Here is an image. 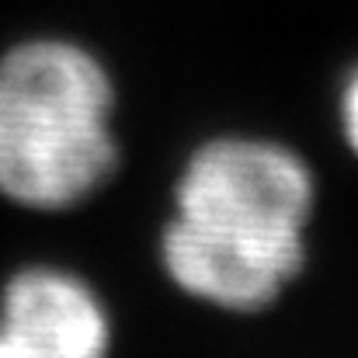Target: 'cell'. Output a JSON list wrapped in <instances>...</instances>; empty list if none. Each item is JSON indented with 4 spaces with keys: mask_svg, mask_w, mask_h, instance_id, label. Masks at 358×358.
<instances>
[{
    "mask_svg": "<svg viewBox=\"0 0 358 358\" xmlns=\"http://www.w3.org/2000/svg\"><path fill=\"white\" fill-rule=\"evenodd\" d=\"M341 122H345L348 143L355 146V153H358V73L352 77V84L345 87V98H341Z\"/></svg>",
    "mask_w": 358,
    "mask_h": 358,
    "instance_id": "cell-4",
    "label": "cell"
},
{
    "mask_svg": "<svg viewBox=\"0 0 358 358\" xmlns=\"http://www.w3.org/2000/svg\"><path fill=\"white\" fill-rule=\"evenodd\" d=\"M112 84L70 42H24L0 59V195L24 209H70L115 167Z\"/></svg>",
    "mask_w": 358,
    "mask_h": 358,
    "instance_id": "cell-2",
    "label": "cell"
},
{
    "mask_svg": "<svg viewBox=\"0 0 358 358\" xmlns=\"http://www.w3.org/2000/svg\"><path fill=\"white\" fill-rule=\"evenodd\" d=\"M108 317L98 296L56 268L17 271L3 289L0 358H105Z\"/></svg>",
    "mask_w": 358,
    "mask_h": 358,
    "instance_id": "cell-3",
    "label": "cell"
},
{
    "mask_svg": "<svg viewBox=\"0 0 358 358\" xmlns=\"http://www.w3.org/2000/svg\"><path fill=\"white\" fill-rule=\"evenodd\" d=\"M174 199L164 264L188 296L250 313L299 275L313 178L292 150L268 139H213L188 160Z\"/></svg>",
    "mask_w": 358,
    "mask_h": 358,
    "instance_id": "cell-1",
    "label": "cell"
}]
</instances>
